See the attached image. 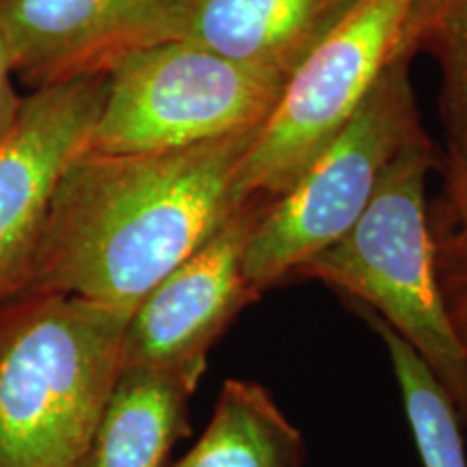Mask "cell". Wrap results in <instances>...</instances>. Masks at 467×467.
<instances>
[{
  "label": "cell",
  "instance_id": "7c38bea8",
  "mask_svg": "<svg viewBox=\"0 0 467 467\" xmlns=\"http://www.w3.org/2000/svg\"><path fill=\"white\" fill-rule=\"evenodd\" d=\"M306 441L265 385L227 379L200 440L171 467H303Z\"/></svg>",
  "mask_w": 467,
  "mask_h": 467
},
{
  "label": "cell",
  "instance_id": "30bf717a",
  "mask_svg": "<svg viewBox=\"0 0 467 467\" xmlns=\"http://www.w3.org/2000/svg\"><path fill=\"white\" fill-rule=\"evenodd\" d=\"M358 0H186L178 37L288 74Z\"/></svg>",
  "mask_w": 467,
  "mask_h": 467
},
{
  "label": "cell",
  "instance_id": "5bb4252c",
  "mask_svg": "<svg viewBox=\"0 0 467 467\" xmlns=\"http://www.w3.org/2000/svg\"><path fill=\"white\" fill-rule=\"evenodd\" d=\"M377 331L392 361L411 435L424 467H467L457 409L424 359L370 309L355 307Z\"/></svg>",
  "mask_w": 467,
  "mask_h": 467
},
{
  "label": "cell",
  "instance_id": "9a60e30c",
  "mask_svg": "<svg viewBox=\"0 0 467 467\" xmlns=\"http://www.w3.org/2000/svg\"><path fill=\"white\" fill-rule=\"evenodd\" d=\"M448 200L457 234L437 247V273L454 334L467 350V195L448 191Z\"/></svg>",
  "mask_w": 467,
  "mask_h": 467
},
{
  "label": "cell",
  "instance_id": "7a4b0ae2",
  "mask_svg": "<svg viewBox=\"0 0 467 467\" xmlns=\"http://www.w3.org/2000/svg\"><path fill=\"white\" fill-rule=\"evenodd\" d=\"M130 314L44 288L0 301V467H76L124 366Z\"/></svg>",
  "mask_w": 467,
  "mask_h": 467
},
{
  "label": "cell",
  "instance_id": "3957f363",
  "mask_svg": "<svg viewBox=\"0 0 467 467\" xmlns=\"http://www.w3.org/2000/svg\"><path fill=\"white\" fill-rule=\"evenodd\" d=\"M433 165V143L420 128L388 162L358 223L292 277L318 279L392 327L424 359L467 429V350L443 301L426 210Z\"/></svg>",
  "mask_w": 467,
  "mask_h": 467
},
{
  "label": "cell",
  "instance_id": "9c48e42d",
  "mask_svg": "<svg viewBox=\"0 0 467 467\" xmlns=\"http://www.w3.org/2000/svg\"><path fill=\"white\" fill-rule=\"evenodd\" d=\"M186 0H0L17 83L33 91L107 74L134 50L178 37Z\"/></svg>",
  "mask_w": 467,
  "mask_h": 467
},
{
  "label": "cell",
  "instance_id": "8992f818",
  "mask_svg": "<svg viewBox=\"0 0 467 467\" xmlns=\"http://www.w3.org/2000/svg\"><path fill=\"white\" fill-rule=\"evenodd\" d=\"M284 83L282 74L186 39L134 50L107 72V96L87 150H182L247 130L266 119Z\"/></svg>",
  "mask_w": 467,
  "mask_h": 467
},
{
  "label": "cell",
  "instance_id": "8fae6325",
  "mask_svg": "<svg viewBox=\"0 0 467 467\" xmlns=\"http://www.w3.org/2000/svg\"><path fill=\"white\" fill-rule=\"evenodd\" d=\"M200 381L156 368H121L76 467H162L191 433L189 400Z\"/></svg>",
  "mask_w": 467,
  "mask_h": 467
},
{
  "label": "cell",
  "instance_id": "6da1fadb",
  "mask_svg": "<svg viewBox=\"0 0 467 467\" xmlns=\"http://www.w3.org/2000/svg\"><path fill=\"white\" fill-rule=\"evenodd\" d=\"M260 126L182 150H85L52 195L28 288L137 307L238 213L234 182Z\"/></svg>",
  "mask_w": 467,
  "mask_h": 467
},
{
  "label": "cell",
  "instance_id": "e0dca14e",
  "mask_svg": "<svg viewBox=\"0 0 467 467\" xmlns=\"http://www.w3.org/2000/svg\"><path fill=\"white\" fill-rule=\"evenodd\" d=\"M448 191H459V192H465L467 195V173L465 175H459V178H448Z\"/></svg>",
  "mask_w": 467,
  "mask_h": 467
},
{
  "label": "cell",
  "instance_id": "ba28073f",
  "mask_svg": "<svg viewBox=\"0 0 467 467\" xmlns=\"http://www.w3.org/2000/svg\"><path fill=\"white\" fill-rule=\"evenodd\" d=\"M107 96V74L44 87L25 100L0 145V301L31 284L55 189L89 148Z\"/></svg>",
  "mask_w": 467,
  "mask_h": 467
},
{
  "label": "cell",
  "instance_id": "277c9868",
  "mask_svg": "<svg viewBox=\"0 0 467 467\" xmlns=\"http://www.w3.org/2000/svg\"><path fill=\"white\" fill-rule=\"evenodd\" d=\"M409 63L396 57L334 143L284 195L260 206L243 254L244 279L258 296L358 223L388 162L422 128Z\"/></svg>",
  "mask_w": 467,
  "mask_h": 467
},
{
  "label": "cell",
  "instance_id": "52a82bcc",
  "mask_svg": "<svg viewBox=\"0 0 467 467\" xmlns=\"http://www.w3.org/2000/svg\"><path fill=\"white\" fill-rule=\"evenodd\" d=\"M260 206L249 203L234 213L137 303L121 368H156L202 381L210 350L234 318L260 299L243 273L244 244Z\"/></svg>",
  "mask_w": 467,
  "mask_h": 467
},
{
  "label": "cell",
  "instance_id": "5b68a950",
  "mask_svg": "<svg viewBox=\"0 0 467 467\" xmlns=\"http://www.w3.org/2000/svg\"><path fill=\"white\" fill-rule=\"evenodd\" d=\"M416 0H358L285 78L234 182L236 210L284 195L400 57Z\"/></svg>",
  "mask_w": 467,
  "mask_h": 467
},
{
  "label": "cell",
  "instance_id": "4fadbf2b",
  "mask_svg": "<svg viewBox=\"0 0 467 467\" xmlns=\"http://www.w3.org/2000/svg\"><path fill=\"white\" fill-rule=\"evenodd\" d=\"M431 52L441 67L446 178L467 173V0H416L400 55Z\"/></svg>",
  "mask_w": 467,
  "mask_h": 467
},
{
  "label": "cell",
  "instance_id": "2e32d148",
  "mask_svg": "<svg viewBox=\"0 0 467 467\" xmlns=\"http://www.w3.org/2000/svg\"><path fill=\"white\" fill-rule=\"evenodd\" d=\"M25 100L26 98H22L17 89V76L7 46L0 35V145L7 141V137L20 121Z\"/></svg>",
  "mask_w": 467,
  "mask_h": 467
}]
</instances>
